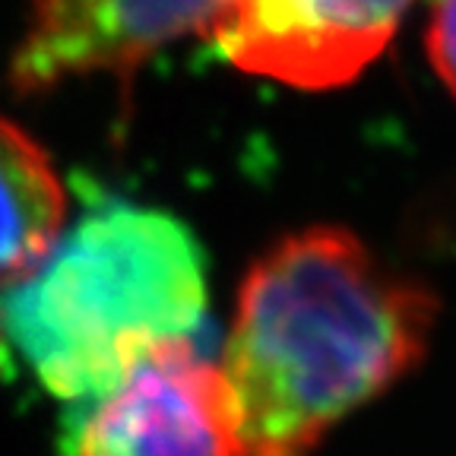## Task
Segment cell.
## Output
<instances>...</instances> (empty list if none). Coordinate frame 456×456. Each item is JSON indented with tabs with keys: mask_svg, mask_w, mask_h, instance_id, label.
Listing matches in <instances>:
<instances>
[{
	"mask_svg": "<svg viewBox=\"0 0 456 456\" xmlns=\"http://www.w3.org/2000/svg\"><path fill=\"white\" fill-rule=\"evenodd\" d=\"M425 42L428 61L456 99V0H435Z\"/></svg>",
	"mask_w": 456,
	"mask_h": 456,
	"instance_id": "obj_7",
	"label": "cell"
},
{
	"mask_svg": "<svg viewBox=\"0 0 456 456\" xmlns=\"http://www.w3.org/2000/svg\"><path fill=\"white\" fill-rule=\"evenodd\" d=\"M77 456H241L219 364L193 339L146 352L89 399Z\"/></svg>",
	"mask_w": 456,
	"mask_h": 456,
	"instance_id": "obj_3",
	"label": "cell"
},
{
	"mask_svg": "<svg viewBox=\"0 0 456 456\" xmlns=\"http://www.w3.org/2000/svg\"><path fill=\"white\" fill-rule=\"evenodd\" d=\"M228 0H32L10 54L16 93L127 79L181 38L213 32Z\"/></svg>",
	"mask_w": 456,
	"mask_h": 456,
	"instance_id": "obj_4",
	"label": "cell"
},
{
	"mask_svg": "<svg viewBox=\"0 0 456 456\" xmlns=\"http://www.w3.org/2000/svg\"><path fill=\"white\" fill-rule=\"evenodd\" d=\"M67 191L36 136L0 111V285L36 270L61 238Z\"/></svg>",
	"mask_w": 456,
	"mask_h": 456,
	"instance_id": "obj_6",
	"label": "cell"
},
{
	"mask_svg": "<svg viewBox=\"0 0 456 456\" xmlns=\"http://www.w3.org/2000/svg\"><path fill=\"white\" fill-rule=\"evenodd\" d=\"M437 298L355 232L311 225L256 256L219 364L241 456H314L428 355Z\"/></svg>",
	"mask_w": 456,
	"mask_h": 456,
	"instance_id": "obj_1",
	"label": "cell"
},
{
	"mask_svg": "<svg viewBox=\"0 0 456 456\" xmlns=\"http://www.w3.org/2000/svg\"><path fill=\"white\" fill-rule=\"evenodd\" d=\"M415 0H228L213 38L250 77L336 89L387 51Z\"/></svg>",
	"mask_w": 456,
	"mask_h": 456,
	"instance_id": "obj_5",
	"label": "cell"
},
{
	"mask_svg": "<svg viewBox=\"0 0 456 456\" xmlns=\"http://www.w3.org/2000/svg\"><path fill=\"white\" fill-rule=\"evenodd\" d=\"M207 260L175 216L102 203L0 298V327L54 396L89 403L162 342L193 339Z\"/></svg>",
	"mask_w": 456,
	"mask_h": 456,
	"instance_id": "obj_2",
	"label": "cell"
},
{
	"mask_svg": "<svg viewBox=\"0 0 456 456\" xmlns=\"http://www.w3.org/2000/svg\"><path fill=\"white\" fill-rule=\"evenodd\" d=\"M0 336H4V330H0ZM0 358H4V339H0Z\"/></svg>",
	"mask_w": 456,
	"mask_h": 456,
	"instance_id": "obj_8",
	"label": "cell"
}]
</instances>
